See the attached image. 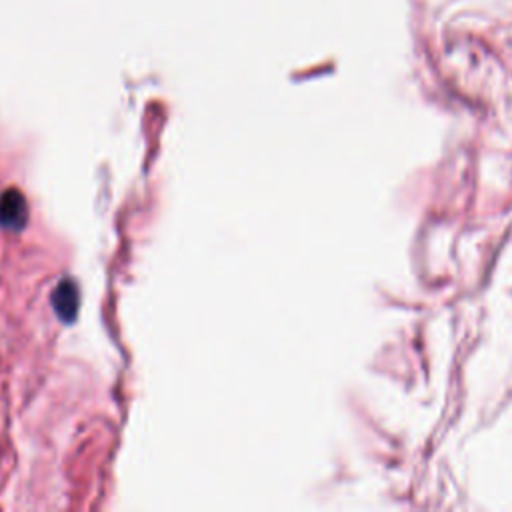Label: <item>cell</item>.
Returning a JSON list of instances; mask_svg holds the SVG:
<instances>
[{
	"label": "cell",
	"instance_id": "cell-2",
	"mask_svg": "<svg viewBox=\"0 0 512 512\" xmlns=\"http://www.w3.org/2000/svg\"><path fill=\"white\" fill-rule=\"evenodd\" d=\"M54 310L64 322H72L78 312V288L72 280H62L52 294Z\"/></svg>",
	"mask_w": 512,
	"mask_h": 512
},
{
	"label": "cell",
	"instance_id": "cell-1",
	"mask_svg": "<svg viewBox=\"0 0 512 512\" xmlns=\"http://www.w3.org/2000/svg\"><path fill=\"white\" fill-rule=\"evenodd\" d=\"M28 220V206L24 196L16 190H4L0 196V226L8 230H22Z\"/></svg>",
	"mask_w": 512,
	"mask_h": 512
}]
</instances>
